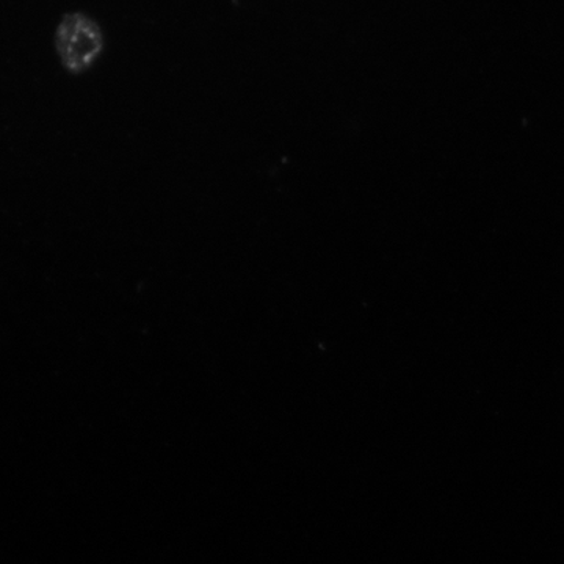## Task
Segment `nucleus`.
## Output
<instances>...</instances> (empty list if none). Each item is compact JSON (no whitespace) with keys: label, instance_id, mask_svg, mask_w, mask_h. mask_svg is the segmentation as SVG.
Returning a JSON list of instances; mask_svg holds the SVG:
<instances>
[{"label":"nucleus","instance_id":"nucleus-1","mask_svg":"<svg viewBox=\"0 0 564 564\" xmlns=\"http://www.w3.org/2000/svg\"><path fill=\"white\" fill-rule=\"evenodd\" d=\"M55 47L66 69L84 73L101 57L104 33L87 14L69 13L63 17L55 32Z\"/></svg>","mask_w":564,"mask_h":564}]
</instances>
